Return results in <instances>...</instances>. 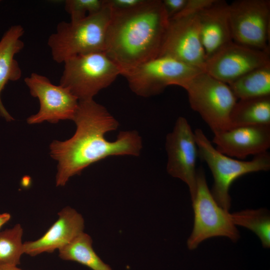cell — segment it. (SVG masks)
I'll return each instance as SVG.
<instances>
[{
	"label": "cell",
	"mask_w": 270,
	"mask_h": 270,
	"mask_svg": "<svg viewBox=\"0 0 270 270\" xmlns=\"http://www.w3.org/2000/svg\"><path fill=\"white\" fill-rule=\"evenodd\" d=\"M73 120L76 126L74 136L50 144V156L58 162L57 186H64L72 176L108 156L140 155L142 141L135 130L120 132L114 142L105 138L106 134L116 130L119 124L105 107L94 99L79 101Z\"/></svg>",
	"instance_id": "obj_1"
},
{
	"label": "cell",
	"mask_w": 270,
	"mask_h": 270,
	"mask_svg": "<svg viewBox=\"0 0 270 270\" xmlns=\"http://www.w3.org/2000/svg\"><path fill=\"white\" fill-rule=\"evenodd\" d=\"M110 9L104 52L122 72L158 57L169 24L162 1L146 0L128 10Z\"/></svg>",
	"instance_id": "obj_2"
},
{
	"label": "cell",
	"mask_w": 270,
	"mask_h": 270,
	"mask_svg": "<svg viewBox=\"0 0 270 270\" xmlns=\"http://www.w3.org/2000/svg\"><path fill=\"white\" fill-rule=\"evenodd\" d=\"M111 9L104 0L98 12L76 22L62 21L48 38L52 58L58 63L71 57L105 52Z\"/></svg>",
	"instance_id": "obj_3"
},
{
	"label": "cell",
	"mask_w": 270,
	"mask_h": 270,
	"mask_svg": "<svg viewBox=\"0 0 270 270\" xmlns=\"http://www.w3.org/2000/svg\"><path fill=\"white\" fill-rule=\"evenodd\" d=\"M198 156L210 168L214 178L210 190L214 198L222 208L229 212L231 206L230 188L237 178L246 174L270 169V154L268 152L254 156L248 161L233 158L214 147L200 128L194 131Z\"/></svg>",
	"instance_id": "obj_4"
},
{
	"label": "cell",
	"mask_w": 270,
	"mask_h": 270,
	"mask_svg": "<svg viewBox=\"0 0 270 270\" xmlns=\"http://www.w3.org/2000/svg\"><path fill=\"white\" fill-rule=\"evenodd\" d=\"M60 84L79 101L92 100L119 76L120 68L104 52L76 56L66 60Z\"/></svg>",
	"instance_id": "obj_5"
},
{
	"label": "cell",
	"mask_w": 270,
	"mask_h": 270,
	"mask_svg": "<svg viewBox=\"0 0 270 270\" xmlns=\"http://www.w3.org/2000/svg\"><path fill=\"white\" fill-rule=\"evenodd\" d=\"M183 88L191 108L214 133L229 130L231 112L238 102L229 86L202 72Z\"/></svg>",
	"instance_id": "obj_6"
},
{
	"label": "cell",
	"mask_w": 270,
	"mask_h": 270,
	"mask_svg": "<svg viewBox=\"0 0 270 270\" xmlns=\"http://www.w3.org/2000/svg\"><path fill=\"white\" fill-rule=\"evenodd\" d=\"M202 69L166 56H158L123 70L130 90L136 94L149 97L162 92L167 86L184 85Z\"/></svg>",
	"instance_id": "obj_7"
},
{
	"label": "cell",
	"mask_w": 270,
	"mask_h": 270,
	"mask_svg": "<svg viewBox=\"0 0 270 270\" xmlns=\"http://www.w3.org/2000/svg\"><path fill=\"white\" fill-rule=\"evenodd\" d=\"M192 204L194 224L187 240L189 250L196 249L202 242L212 237H226L234 242L240 239L239 231L229 212L219 206L212 196L202 168L197 170L196 191Z\"/></svg>",
	"instance_id": "obj_8"
},
{
	"label": "cell",
	"mask_w": 270,
	"mask_h": 270,
	"mask_svg": "<svg viewBox=\"0 0 270 270\" xmlns=\"http://www.w3.org/2000/svg\"><path fill=\"white\" fill-rule=\"evenodd\" d=\"M232 41L260 50H270V0H238L228 4Z\"/></svg>",
	"instance_id": "obj_9"
},
{
	"label": "cell",
	"mask_w": 270,
	"mask_h": 270,
	"mask_svg": "<svg viewBox=\"0 0 270 270\" xmlns=\"http://www.w3.org/2000/svg\"><path fill=\"white\" fill-rule=\"evenodd\" d=\"M166 149L167 172L188 186L192 201L196 191L198 151L194 132L184 117L178 118L172 131L166 136Z\"/></svg>",
	"instance_id": "obj_10"
},
{
	"label": "cell",
	"mask_w": 270,
	"mask_h": 270,
	"mask_svg": "<svg viewBox=\"0 0 270 270\" xmlns=\"http://www.w3.org/2000/svg\"><path fill=\"white\" fill-rule=\"evenodd\" d=\"M24 80L30 94L38 98L40 104L38 112L28 118V124L44 121L57 123L60 120H74L79 100L68 88L54 84L46 76L36 72Z\"/></svg>",
	"instance_id": "obj_11"
},
{
	"label": "cell",
	"mask_w": 270,
	"mask_h": 270,
	"mask_svg": "<svg viewBox=\"0 0 270 270\" xmlns=\"http://www.w3.org/2000/svg\"><path fill=\"white\" fill-rule=\"evenodd\" d=\"M172 58L204 71L206 56L202 44L198 14L174 17L158 56Z\"/></svg>",
	"instance_id": "obj_12"
},
{
	"label": "cell",
	"mask_w": 270,
	"mask_h": 270,
	"mask_svg": "<svg viewBox=\"0 0 270 270\" xmlns=\"http://www.w3.org/2000/svg\"><path fill=\"white\" fill-rule=\"evenodd\" d=\"M270 50L232 41L206 60L204 72L228 84L256 68L270 64Z\"/></svg>",
	"instance_id": "obj_13"
},
{
	"label": "cell",
	"mask_w": 270,
	"mask_h": 270,
	"mask_svg": "<svg viewBox=\"0 0 270 270\" xmlns=\"http://www.w3.org/2000/svg\"><path fill=\"white\" fill-rule=\"evenodd\" d=\"M215 148L230 157L244 159L268 152L270 125L242 126L214 133Z\"/></svg>",
	"instance_id": "obj_14"
},
{
	"label": "cell",
	"mask_w": 270,
	"mask_h": 270,
	"mask_svg": "<svg viewBox=\"0 0 270 270\" xmlns=\"http://www.w3.org/2000/svg\"><path fill=\"white\" fill-rule=\"evenodd\" d=\"M58 220L38 239L24 242V254L34 256L60 250L82 232L84 219L74 208L66 206L58 213Z\"/></svg>",
	"instance_id": "obj_15"
},
{
	"label": "cell",
	"mask_w": 270,
	"mask_h": 270,
	"mask_svg": "<svg viewBox=\"0 0 270 270\" xmlns=\"http://www.w3.org/2000/svg\"><path fill=\"white\" fill-rule=\"evenodd\" d=\"M200 38L206 60L232 42L228 16V4L216 0L198 14Z\"/></svg>",
	"instance_id": "obj_16"
},
{
	"label": "cell",
	"mask_w": 270,
	"mask_h": 270,
	"mask_svg": "<svg viewBox=\"0 0 270 270\" xmlns=\"http://www.w3.org/2000/svg\"><path fill=\"white\" fill-rule=\"evenodd\" d=\"M24 32L22 26L14 25L9 28L0 40V115L8 122L14 118L4 107L0 94L9 81L18 80L22 76V70L14 56L24 47L21 40Z\"/></svg>",
	"instance_id": "obj_17"
},
{
	"label": "cell",
	"mask_w": 270,
	"mask_h": 270,
	"mask_svg": "<svg viewBox=\"0 0 270 270\" xmlns=\"http://www.w3.org/2000/svg\"><path fill=\"white\" fill-rule=\"evenodd\" d=\"M270 125V96L240 100L230 116V128Z\"/></svg>",
	"instance_id": "obj_18"
},
{
	"label": "cell",
	"mask_w": 270,
	"mask_h": 270,
	"mask_svg": "<svg viewBox=\"0 0 270 270\" xmlns=\"http://www.w3.org/2000/svg\"><path fill=\"white\" fill-rule=\"evenodd\" d=\"M92 244L90 236L82 232L58 250L59 257L63 260L77 262L92 270H112L96 254Z\"/></svg>",
	"instance_id": "obj_19"
},
{
	"label": "cell",
	"mask_w": 270,
	"mask_h": 270,
	"mask_svg": "<svg viewBox=\"0 0 270 270\" xmlns=\"http://www.w3.org/2000/svg\"><path fill=\"white\" fill-rule=\"evenodd\" d=\"M228 85L238 99L270 96V64L256 68Z\"/></svg>",
	"instance_id": "obj_20"
},
{
	"label": "cell",
	"mask_w": 270,
	"mask_h": 270,
	"mask_svg": "<svg viewBox=\"0 0 270 270\" xmlns=\"http://www.w3.org/2000/svg\"><path fill=\"white\" fill-rule=\"evenodd\" d=\"M230 217L236 226H241L254 232L260 240L263 248H270V215L267 209H247L230 213Z\"/></svg>",
	"instance_id": "obj_21"
},
{
	"label": "cell",
	"mask_w": 270,
	"mask_h": 270,
	"mask_svg": "<svg viewBox=\"0 0 270 270\" xmlns=\"http://www.w3.org/2000/svg\"><path fill=\"white\" fill-rule=\"evenodd\" d=\"M23 228L19 224L0 232V266H18L24 254Z\"/></svg>",
	"instance_id": "obj_22"
},
{
	"label": "cell",
	"mask_w": 270,
	"mask_h": 270,
	"mask_svg": "<svg viewBox=\"0 0 270 270\" xmlns=\"http://www.w3.org/2000/svg\"><path fill=\"white\" fill-rule=\"evenodd\" d=\"M104 6V0H66L64 2L65 10L72 22L78 21L96 14Z\"/></svg>",
	"instance_id": "obj_23"
},
{
	"label": "cell",
	"mask_w": 270,
	"mask_h": 270,
	"mask_svg": "<svg viewBox=\"0 0 270 270\" xmlns=\"http://www.w3.org/2000/svg\"><path fill=\"white\" fill-rule=\"evenodd\" d=\"M216 0H187L186 4L182 10L174 17L197 14L206 8L210 6Z\"/></svg>",
	"instance_id": "obj_24"
},
{
	"label": "cell",
	"mask_w": 270,
	"mask_h": 270,
	"mask_svg": "<svg viewBox=\"0 0 270 270\" xmlns=\"http://www.w3.org/2000/svg\"><path fill=\"white\" fill-rule=\"evenodd\" d=\"M162 1L169 20L179 14L182 10L187 2V0H163Z\"/></svg>",
	"instance_id": "obj_25"
},
{
	"label": "cell",
	"mask_w": 270,
	"mask_h": 270,
	"mask_svg": "<svg viewBox=\"0 0 270 270\" xmlns=\"http://www.w3.org/2000/svg\"><path fill=\"white\" fill-rule=\"evenodd\" d=\"M146 0H106L108 6L112 10H128L142 4Z\"/></svg>",
	"instance_id": "obj_26"
},
{
	"label": "cell",
	"mask_w": 270,
	"mask_h": 270,
	"mask_svg": "<svg viewBox=\"0 0 270 270\" xmlns=\"http://www.w3.org/2000/svg\"><path fill=\"white\" fill-rule=\"evenodd\" d=\"M11 218V215L8 212L0 213V228L7 223Z\"/></svg>",
	"instance_id": "obj_27"
},
{
	"label": "cell",
	"mask_w": 270,
	"mask_h": 270,
	"mask_svg": "<svg viewBox=\"0 0 270 270\" xmlns=\"http://www.w3.org/2000/svg\"><path fill=\"white\" fill-rule=\"evenodd\" d=\"M0 270H24L17 266H0Z\"/></svg>",
	"instance_id": "obj_28"
}]
</instances>
